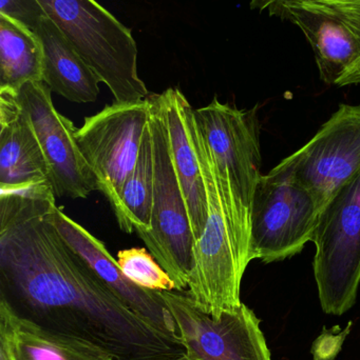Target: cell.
I'll return each mask as SVG.
<instances>
[{"label":"cell","instance_id":"15","mask_svg":"<svg viewBox=\"0 0 360 360\" xmlns=\"http://www.w3.org/2000/svg\"><path fill=\"white\" fill-rule=\"evenodd\" d=\"M0 357L6 360H114L101 347L46 329L0 300Z\"/></svg>","mask_w":360,"mask_h":360},{"label":"cell","instance_id":"8","mask_svg":"<svg viewBox=\"0 0 360 360\" xmlns=\"http://www.w3.org/2000/svg\"><path fill=\"white\" fill-rule=\"evenodd\" d=\"M150 116L149 99L106 105L85 118L76 129V141L90 167L97 190L109 201L120 219V193L137 164L144 132Z\"/></svg>","mask_w":360,"mask_h":360},{"label":"cell","instance_id":"24","mask_svg":"<svg viewBox=\"0 0 360 360\" xmlns=\"http://www.w3.org/2000/svg\"><path fill=\"white\" fill-rule=\"evenodd\" d=\"M0 360H6V359H2V357H0Z\"/></svg>","mask_w":360,"mask_h":360},{"label":"cell","instance_id":"14","mask_svg":"<svg viewBox=\"0 0 360 360\" xmlns=\"http://www.w3.org/2000/svg\"><path fill=\"white\" fill-rule=\"evenodd\" d=\"M159 95L168 129L173 165L196 243L203 234L209 214L206 188L192 137L194 109L180 89L169 88Z\"/></svg>","mask_w":360,"mask_h":360},{"label":"cell","instance_id":"7","mask_svg":"<svg viewBox=\"0 0 360 360\" xmlns=\"http://www.w3.org/2000/svg\"><path fill=\"white\" fill-rule=\"evenodd\" d=\"M194 114L215 160L222 190L234 197L241 224L251 238L252 205L262 176L256 109H237L215 97Z\"/></svg>","mask_w":360,"mask_h":360},{"label":"cell","instance_id":"9","mask_svg":"<svg viewBox=\"0 0 360 360\" xmlns=\"http://www.w3.org/2000/svg\"><path fill=\"white\" fill-rule=\"evenodd\" d=\"M270 13L304 32L323 82L360 86V0H287Z\"/></svg>","mask_w":360,"mask_h":360},{"label":"cell","instance_id":"17","mask_svg":"<svg viewBox=\"0 0 360 360\" xmlns=\"http://www.w3.org/2000/svg\"><path fill=\"white\" fill-rule=\"evenodd\" d=\"M44 50L42 82L72 103H88L99 96V76L89 67L63 32L44 17L36 31Z\"/></svg>","mask_w":360,"mask_h":360},{"label":"cell","instance_id":"18","mask_svg":"<svg viewBox=\"0 0 360 360\" xmlns=\"http://www.w3.org/2000/svg\"><path fill=\"white\" fill-rule=\"evenodd\" d=\"M44 50L37 34L0 15V89L18 90L42 82Z\"/></svg>","mask_w":360,"mask_h":360},{"label":"cell","instance_id":"11","mask_svg":"<svg viewBox=\"0 0 360 360\" xmlns=\"http://www.w3.org/2000/svg\"><path fill=\"white\" fill-rule=\"evenodd\" d=\"M186 353L196 360H272L255 313L241 306L213 319L186 292L162 291Z\"/></svg>","mask_w":360,"mask_h":360},{"label":"cell","instance_id":"21","mask_svg":"<svg viewBox=\"0 0 360 360\" xmlns=\"http://www.w3.org/2000/svg\"><path fill=\"white\" fill-rule=\"evenodd\" d=\"M0 15L17 21L34 33L42 19L48 16L38 0H0Z\"/></svg>","mask_w":360,"mask_h":360},{"label":"cell","instance_id":"2","mask_svg":"<svg viewBox=\"0 0 360 360\" xmlns=\"http://www.w3.org/2000/svg\"><path fill=\"white\" fill-rule=\"evenodd\" d=\"M192 137L206 188L209 216L203 234L194 245V264L185 292L197 308L219 319L224 313L236 312L242 306L241 281L245 269L222 197L215 162L197 126L194 114Z\"/></svg>","mask_w":360,"mask_h":360},{"label":"cell","instance_id":"10","mask_svg":"<svg viewBox=\"0 0 360 360\" xmlns=\"http://www.w3.org/2000/svg\"><path fill=\"white\" fill-rule=\"evenodd\" d=\"M277 167L310 191L323 212L360 173V105H340L308 143Z\"/></svg>","mask_w":360,"mask_h":360},{"label":"cell","instance_id":"23","mask_svg":"<svg viewBox=\"0 0 360 360\" xmlns=\"http://www.w3.org/2000/svg\"><path fill=\"white\" fill-rule=\"evenodd\" d=\"M165 360H196L192 359L190 355H187V353L185 354L179 355V356L173 357V359H165Z\"/></svg>","mask_w":360,"mask_h":360},{"label":"cell","instance_id":"12","mask_svg":"<svg viewBox=\"0 0 360 360\" xmlns=\"http://www.w3.org/2000/svg\"><path fill=\"white\" fill-rule=\"evenodd\" d=\"M52 91L44 82H29L16 90L49 167L55 196L87 198L97 190V180L76 141V128L53 105Z\"/></svg>","mask_w":360,"mask_h":360},{"label":"cell","instance_id":"13","mask_svg":"<svg viewBox=\"0 0 360 360\" xmlns=\"http://www.w3.org/2000/svg\"><path fill=\"white\" fill-rule=\"evenodd\" d=\"M52 220L66 243L131 310L161 331L180 338L177 323L161 292L143 289L133 283L122 272L103 241L66 215L57 205L53 210Z\"/></svg>","mask_w":360,"mask_h":360},{"label":"cell","instance_id":"22","mask_svg":"<svg viewBox=\"0 0 360 360\" xmlns=\"http://www.w3.org/2000/svg\"><path fill=\"white\" fill-rule=\"evenodd\" d=\"M283 1H287V0H252L251 6L252 8H258V10L268 8L270 11L271 8Z\"/></svg>","mask_w":360,"mask_h":360},{"label":"cell","instance_id":"5","mask_svg":"<svg viewBox=\"0 0 360 360\" xmlns=\"http://www.w3.org/2000/svg\"><path fill=\"white\" fill-rule=\"evenodd\" d=\"M312 241L323 310L345 314L354 306L360 283V173L323 210Z\"/></svg>","mask_w":360,"mask_h":360},{"label":"cell","instance_id":"16","mask_svg":"<svg viewBox=\"0 0 360 360\" xmlns=\"http://www.w3.org/2000/svg\"><path fill=\"white\" fill-rule=\"evenodd\" d=\"M50 180L48 162L35 131L16 96L0 89V184Z\"/></svg>","mask_w":360,"mask_h":360},{"label":"cell","instance_id":"3","mask_svg":"<svg viewBox=\"0 0 360 360\" xmlns=\"http://www.w3.org/2000/svg\"><path fill=\"white\" fill-rule=\"evenodd\" d=\"M114 101L133 103L149 92L137 74V42L131 30L95 0H38Z\"/></svg>","mask_w":360,"mask_h":360},{"label":"cell","instance_id":"20","mask_svg":"<svg viewBox=\"0 0 360 360\" xmlns=\"http://www.w3.org/2000/svg\"><path fill=\"white\" fill-rule=\"evenodd\" d=\"M122 272L135 285L151 291H177L175 281L145 248H131L118 253Z\"/></svg>","mask_w":360,"mask_h":360},{"label":"cell","instance_id":"6","mask_svg":"<svg viewBox=\"0 0 360 360\" xmlns=\"http://www.w3.org/2000/svg\"><path fill=\"white\" fill-rule=\"evenodd\" d=\"M321 209L310 191L275 167L262 175L251 212L249 258L264 264L293 257L312 241Z\"/></svg>","mask_w":360,"mask_h":360},{"label":"cell","instance_id":"4","mask_svg":"<svg viewBox=\"0 0 360 360\" xmlns=\"http://www.w3.org/2000/svg\"><path fill=\"white\" fill-rule=\"evenodd\" d=\"M148 99L154 158L151 229L137 234L175 281L177 291L185 292L194 264V237L171 156L160 95L149 94Z\"/></svg>","mask_w":360,"mask_h":360},{"label":"cell","instance_id":"19","mask_svg":"<svg viewBox=\"0 0 360 360\" xmlns=\"http://www.w3.org/2000/svg\"><path fill=\"white\" fill-rule=\"evenodd\" d=\"M154 184V143L149 120L143 135L137 164L120 193V230L131 234L151 229L152 197Z\"/></svg>","mask_w":360,"mask_h":360},{"label":"cell","instance_id":"1","mask_svg":"<svg viewBox=\"0 0 360 360\" xmlns=\"http://www.w3.org/2000/svg\"><path fill=\"white\" fill-rule=\"evenodd\" d=\"M55 202L0 217V300L46 329L92 342L114 360L185 354L169 335L131 310L66 243L53 224Z\"/></svg>","mask_w":360,"mask_h":360}]
</instances>
